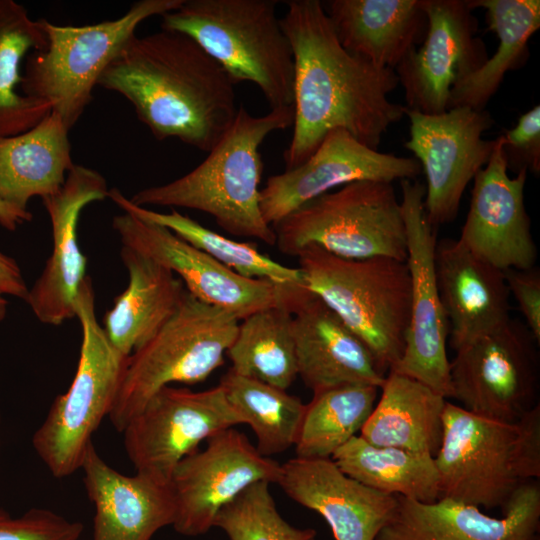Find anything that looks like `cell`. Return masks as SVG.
<instances>
[{
	"label": "cell",
	"instance_id": "obj_1",
	"mask_svg": "<svg viewBox=\"0 0 540 540\" xmlns=\"http://www.w3.org/2000/svg\"><path fill=\"white\" fill-rule=\"evenodd\" d=\"M286 6L280 22L294 58V121L285 170L305 162L333 129L377 150L405 115L406 107L389 99L399 85L395 71L344 49L321 1L290 0Z\"/></svg>",
	"mask_w": 540,
	"mask_h": 540
},
{
	"label": "cell",
	"instance_id": "obj_2",
	"mask_svg": "<svg viewBox=\"0 0 540 540\" xmlns=\"http://www.w3.org/2000/svg\"><path fill=\"white\" fill-rule=\"evenodd\" d=\"M97 86L122 95L159 141L209 152L237 115L234 83L190 36L161 29L125 44Z\"/></svg>",
	"mask_w": 540,
	"mask_h": 540
},
{
	"label": "cell",
	"instance_id": "obj_3",
	"mask_svg": "<svg viewBox=\"0 0 540 540\" xmlns=\"http://www.w3.org/2000/svg\"><path fill=\"white\" fill-rule=\"evenodd\" d=\"M293 106L251 115L240 106L232 125L193 170L163 185L136 192L138 206L181 207L213 217L227 233L275 245V233L260 209L263 161L259 151L274 131L293 125Z\"/></svg>",
	"mask_w": 540,
	"mask_h": 540
},
{
	"label": "cell",
	"instance_id": "obj_4",
	"mask_svg": "<svg viewBox=\"0 0 540 540\" xmlns=\"http://www.w3.org/2000/svg\"><path fill=\"white\" fill-rule=\"evenodd\" d=\"M441 497L493 509L540 478V406L517 421L474 414L446 401L434 457Z\"/></svg>",
	"mask_w": 540,
	"mask_h": 540
},
{
	"label": "cell",
	"instance_id": "obj_5",
	"mask_svg": "<svg viewBox=\"0 0 540 540\" xmlns=\"http://www.w3.org/2000/svg\"><path fill=\"white\" fill-rule=\"evenodd\" d=\"M276 0H184L161 29L194 39L234 85L258 86L271 109L293 106L294 58Z\"/></svg>",
	"mask_w": 540,
	"mask_h": 540
},
{
	"label": "cell",
	"instance_id": "obj_6",
	"mask_svg": "<svg viewBox=\"0 0 540 540\" xmlns=\"http://www.w3.org/2000/svg\"><path fill=\"white\" fill-rule=\"evenodd\" d=\"M307 288L368 347L386 374L400 360L410 321L411 283L406 262L346 259L310 245L298 252Z\"/></svg>",
	"mask_w": 540,
	"mask_h": 540
},
{
	"label": "cell",
	"instance_id": "obj_7",
	"mask_svg": "<svg viewBox=\"0 0 540 540\" xmlns=\"http://www.w3.org/2000/svg\"><path fill=\"white\" fill-rule=\"evenodd\" d=\"M74 309L82 329L77 369L68 390L54 399L32 436L35 452L57 479L80 470L94 432L112 410L129 360L97 320L89 276L79 287Z\"/></svg>",
	"mask_w": 540,
	"mask_h": 540
},
{
	"label": "cell",
	"instance_id": "obj_8",
	"mask_svg": "<svg viewBox=\"0 0 540 540\" xmlns=\"http://www.w3.org/2000/svg\"><path fill=\"white\" fill-rule=\"evenodd\" d=\"M275 245L296 256L315 245L346 259L374 257L406 261V229L391 182L362 180L303 204L272 225Z\"/></svg>",
	"mask_w": 540,
	"mask_h": 540
},
{
	"label": "cell",
	"instance_id": "obj_9",
	"mask_svg": "<svg viewBox=\"0 0 540 540\" xmlns=\"http://www.w3.org/2000/svg\"><path fill=\"white\" fill-rule=\"evenodd\" d=\"M238 326L233 314L199 301L186 290L167 322L129 356L108 416L115 430L121 433L163 387L206 380L224 364Z\"/></svg>",
	"mask_w": 540,
	"mask_h": 540
},
{
	"label": "cell",
	"instance_id": "obj_10",
	"mask_svg": "<svg viewBox=\"0 0 540 540\" xmlns=\"http://www.w3.org/2000/svg\"><path fill=\"white\" fill-rule=\"evenodd\" d=\"M184 0H139L117 19L62 26L42 19L46 47L23 67L22 92L49 103L70 130L93 100L98 80L146 19L178 9Z\"/></svg>",
	"mask_w": 540,
	"mask_h": 540
},
{
	"label": "cell",
	"instance_id": "obj_11",
	"mask_svg": "<svg viewBox=\"0 0 540 540\" xmlns=\"http://www.w3.org/2000/svg\"><path fill=\"white\" fill-rule=\"evenodd\" d=\"M538 344L523 322L510 318L455 350L451 397L474 414L517 421L539 404Z\"/></svg>",
	"mask_w": 540,
	"mask_h": 540
},
{
	"label": "cell",
	"instance_id": "obj_12",
	"mask_svg": "<svg viewBox=\"0 0 540 540\" xmlns=\"http://www.w3.org/2000/svg\"><path fill=\"white\" fill-rule=\"evenodd\" d=\"M400 186L411 283L410 321L403 354L389 372L416 379L447 399L452 396L449 323L436 278V227L426 215L425 186L409 179L400 180Z\"/></svg>",
	"mask_w": 540,
	"mask_h": 540
},
{
	"label": "cell",
	"instance_id": "obj_13",
	"mask_svg": "<svg viewBox=\"0 0 540 540\" xmlns=\"http://www.w3.org/2000/svg\"><path fill=\"white\" fill-rule=\"evenodd\" d=\"M244 424L220 385L203 390L166 386L122 430L136 473L169 483L176 465L213 434Z\"/></svg>",
	"mask_w": 540,
	"mask_h": 540
},
{
	"label": "cell",
	"instance_id": "obj_14",
	"mask_svg": "<svg viewBox=\"0 0 540 540\" xmlns=\"http://www.w3.org/2000/svg\"><path fill=\"white\" fill-rule=\"evenodd\" d=\"M405 115L410 120V137L404 146L426 177L427 218L434 227L449 223L457 216L466 187L492 155L496 139L486 140L482 135L494 120L486 109L467 106L441 114L406 108Z\"/></svg>",
	"mask_w": 540,
	"mask_h": 540
},
{
	"label": "cell",
	"instance_id": "obj_15",
	"mask_svg": "<svg viewBox=\"0 0 540 540\" xmlns=\"http://www.w3.org/2000/svg\"><path fill=\"white\" fill-rule=\"evenodd\" d=\"M206 442L205 449H197L176 465L169 480L176 503L172 527L187 537L207 533L218 512L250 485L277 483L281 474L280 463L261 455L233 427Z\"/></svg>",
	"mask_w": 540,
	"mask_h": 540
},
{
	"label": "cell",
	"instance_id": "obj_16",
	"mask_svg": "<svg viewBox=\"0 0 540 540\" xmlns=\"http://www.w3.org/2000/svg\"><path fill=\"white\" fill-rule=\"evenodd\" d=\"M420 6L427 17L424 40L394 71L407 109L441 114L454 85L479 69L488 54L468 0H420Z\"/></svg>",
	"mask_w": 540,
	"mask_h": 540
},
{
	"label": "cell",
	"instance_id": "obj_17",
	"mask_svg": "<svg viewBox=\"0 0 540 540\" xmlns=\"http://www.w3.org/2000/svg\"><path fill=\"white\" fill-rule=\"evenodd\" d=\"M123 246L173 272L199 301L233 314L239 321L281 303L289 287L247 278L219 263L166 227L123 212L113 218Z\"/></svg>",
	"mask_w": 540,
	"mask_h": 540
},
{
	"label": "cell",
	"instance_id": "obj_18",
	"mask_svg": "<svg viewBox=\"0 0 540 540\" xmlns=\"http://www.w3.org/2000/svg\"><path fill=\"white\" fill-rule=\"evenodd\" d=\"M421 172L414 157L379 152L346 130L333 129L305 162L267 179L260 193V209L272 227L331 189L362 180H414Z\"/></svg>",
	"mask_w": 540,
	"mask_h": 540
},
{
	"label": "cell",
	"instance_id": "obj_19",
	"mask_svg": "<svg viewBox=\"0 0 540 540\" xmlns=\"http://www.w3.org/2000/svg\"><path fill=\"white\" fill-rule=\"evenodd\" d=\"M528 171L508 174L501 138L487 164L473 179L466 221L458 241L498 269L524 270L535 266L537 247L524 204Z\"/></svg>",
	"mask_w": 540,
	"mask_h": 540
},
{
	"label": "cell",
	"instance_id": "obj_20",
	"mask_svg": "<svg viewBox=\"0 0 540 540\" xmlns=\"http://www.w3.org/2000/svg\"><path fill=\"white\" fill-rule=\"evenodd\" d=\"M108 192L101 173L75 164L62 187L42 198L51 223L52 251L25 299L40 322L58 326L75 317L87 263L78 243L79 217L88 204L107 198Z\"/></svg>",
	"mask_w": 540,
	"mask_h": 540
},
{
	"label": "cell",
	"instance_id": "obj_21",
	"mask_svg": "<svg viewBox=\"0 0 540 540\" xmlns=\"http://www.w3.org/2000/svg\"><path fill=\"white\" fill-rule=\"evenodd\" d=\"M390 522L376 540H534L540 523V487L523 484L503 508L501 518L479 507L441 497L424 503L397 496Z\"/></svg>",
	"mask_w": 540,
	"mask_h": 540
},
{
	"label": "cell",
	"instance_id": "obj_22",
	"mask_svg": "<svg viewBox=\"0 0 540 540\" xmlns=\"http://www.w3.org/2000/svg\"><path fill=\"white\" fill-rule=\"evenodd\" d=\"M298 376L313 393L345 384L381 387L386 374L365 343L307 287L289 299Z\"/></svg>",
	"mask_w": 540,
	"mask_h": 540
},
{
	"label": "cell",
	"instance_id": "obj_23",
	"mask_svg": "<svg viewBox=\"0 0 540 540\" xmlns=\"http://www.w3.org/2000/svg\"><path fill=\"white\" fill-rule=\"evenodd\" d=\"M277 484L298 504L321 515L335 540H376L397 508V496L344 474L331 458L294 457L281 464Z\"/></svg>",
	"mask_w": 540,
	"mask_h": 540
},
{
	"label": "cell",
	"instance_id": "obj_24",
	"mask_svg": "<svg viewBox=\"0 0 540 540\" xmlns=\"http://www.w3.org/2000/svg\"><path fill=\"white\" fill-rule=\"evenodd\" d=\"M80 470L89 500L95 508L91 540H151L172 526L176 503L169 483L148 475H124L98 454L93 442Z\"/></svg>",
	"mask_w": 540,
	"mask_h": 540
},
{
	"label": "cell",
	"instance_id": "obj_25",
	"mask_svg": "<svg viewBox=\"0 0 540 540\" xmlns=\"http://www.w3.org/2000/svg\"><path fill=\"white\" fill-rule=\"evenodd\" d=\"M435 270L454 350L511 318L503 271L473 254L458 239L437 242Z\"/></svg>",
	"mask_w": 540,
	"mask_h": 540
},
{
	"label": "cell",
	"instance_id": "obj_26",
	"mask_svg": "<svg viewBox=\"0 0 540 540\" xmlns=\"http://www.w3.org/2000/svg\"><path fill=\"white\" fill-rule=\"evenodd\" d=\"M324 8L343 48L380 68L394 70L427 30L420 0H331Z\"/></svg>",
	"mask_w": 540,
	"mask_h": 540
},
{
	"label": "cell",
	"instance_id": "obj_27",
	"mask_svg": "<svg viewBox=\"0 0 540 540\" xmlns=\"http://www.w3.org/2000/svg\"><path fill=\"white\" fill-rule=\"evenodd\" d=\"M120 256L129 282L102 327L112 345L130 356L173 315L186 289L173 272L142 253L122 245Z\"/></svg>",
	"mask_w": 540,
	"mask_h": 540
},
{
	"label": "cell",
	"instance_id": "obj_28",
	"mask_svg": "<svg viewBox=\"0 0 540 540\" xmlns=\"http://www.w3.org/2000/svg\"><path fill=\"white\" fill-rule=\"evenodd\" d=\"M68 134L51 111L29 130L0 137V200L28 209L31 198L58 191L75 165Z\"/></svg>",
	"mask_w": 540,
	"mask_h": 540
},
{
	"label": "cell",
	"instance_id": "obj_29",
	"mask_svg": "<svg viewBox=\"0 0 540 540\" xmlns=\"http://www.w3.org/2000/svg\"><path fill=\"white\" fill-rule=\"evenodd\" d=\"M359 436L379 447L435 457L442 441L446 398L411 377L388 372Z\"/></svg>",
	"mask_w": 540,
	"mask_h": 540
},
{
	"label": "cell",
	"instance_id": "obj_30",
	"mask_svg": "<svg viewBox=\"0 0 540 540\" xmlns=\"http://www.w3.org/2000/svg\"><path fill=\"white\" fill-rule=\"evenodd\" d=\"M472 10H485L488 30L499 44L484 64L454 85L449 107L485 110L507 72L521 68L529 56L528 42L540 27L539 0H468Z\"/></svg>",
	"mask_w": 540,
	"mask_h": 540
},
{
	"label": "cell",
	"instance_id": "obj_31",
	"mask_svg": "<svg viewBox=\"0 0 540 540\" xmlns=\"http://www.w3.org/2000/svg\"><path fill=\"white\" fill-rule=\"evenodd\" d=\"M46 44L42 19L31 18L14 0H0V137L29 130L52 110L49 103L21 89L26 58Z\"/></svg>",
	"mask_w": 540,
	"mask_h": 540
},
{
	"label": "cell",
	"instance_id": "obj_32",
	"mask_svg": "<svg viewBox=\"0 0 540 540\" xmlns=\"http://www.w3.org/2000/svg\"><path fill=\"white\" fill-rule=\"evenodd\" d=\"M347 476L382 493L429 503L439 499L434 457L396 447H379L359 435L331 457Z\"/></svg>",
	"mask_w": 540,
	"mask_h": 540
},
{
	"label": "cell",
	"instance_id": "obj_33",
	"mask_svg": "<svg viewBox=\"0 0 540 540\" xmlns=\"http://www.w3.org/2000/svg\"><path fill=\"white\" fill-rule=\"evenodd\" d=\"M284 300L241 320L226 356L231 370L287 390L298 376L292 312Z\"/></svg>",
	"mask_w": 540,
	"mask_h": 540
},
{
	"label": "cell",
	"instance_id": "obj_34",
	"mask_svg": "<svg viewBox=\"0 0 540 540\" xmlns=\"http://www.w3.org/2000/svg\"><path fill=\"white\" fill-rule=\"evenodd\" d=\"M108 198L123 212L166 227L244 277L265 279L280 286L306 285L298 268L277 262L261 253L253 243L237 241L219 234L175 209L162 213L138 206L116 187L109 189Z\"/></svg>",
	"mask_w": 540,
	"mask_h": 540
},
{
	"label": "cell",
	"instance_id": "obj_35",
	"mask_svg": "<svg viewBox=\"0 0 540 540\" xmlns=\"http://www.w3.org/2000/svg\"><path fill=\"white\" fill-rule=\"evenodd\" d=\"M379 387L345 384L313 393L294 445L296 457L331 458L357 436L379 397Z\"/></svg>",
	"mask_w": 540,
	"mask_h": 540
},
{
	"label": "cell",
	"instance_id": "obj_36",
	"mask_svg": "<svg viewBox=\"0 0 540 540\" xmlns=\"http://www.w3.org/2000/svg\"><path fill=\"white\" fill-rule=\"evenodd\" d=\"M219 385L244 424L251 427L261 455L270 457L295 445L305 409L299 397L231 369Z\"/></svg>",
	"mask_w": 540,
	"mask_h": 540
},
{
	"label": "cell",
	"instance_id": "obj_37",
	"mask_svg": "<svg viewBox=\"0 0 540 540\" xmlns=\"http://www.w3.org/2000/svg\"><path fill=\"white\" fill-rule=\"evenodd\" d=\"M269 485L261 481L246 488L218 512L213 527L229 540H316V530L295 527L281 516Z\"/></svg>",
	"mask_w": 540,
	"mask_h": 540
},
{
	"label": "cell",
	"instance_id": "obj_38",
	"mask_svg": "<svg viewBox=\"0 0 540 540\" xmlns=\"http://www.w3.org/2000/svg\"><path fill=\"white\" fill-rule=\"evenodd\" d=\"M83 525L44 508L13 517L0 507V540H79Z\"/></svg>",
	"mask_w": 540,
	"mask_h": 540
},
{
	"label": "cell",
	"instance_id": "obj_39",
	"mask_svg": "<svg viewBox=\"0 0 540 540\" xmlns=\"http://www.w3.org/2000/svg\"><path fill=\"white\" fill-rule=\"evenodd\" d=\"M507 169L540 173V106L522 114L516 125L500 135Z\"/></svg>",
	"mask_w": 540,
	"mask_h": 540
},
{
	"label": "cell",
	"instance_id": "obj_40",
	"mask_svg": "<svg viewBox=\"0 0 540 540\" xmlns=\"http://www.w3.org/2000/svg\"><path fill=\"white\" fill-rule=\"evenodd\" d=\"M509 293L518 305L524 324L540 342V272L535 266L529 269L503 271Z\"/></svg>",
	"mask_w": 540,
	"mask_h": 540
},
{
	"label": "cell",
	"instance_id": "obj_41",
	"mask_svg": "<svg viewBox=\"0 0 540 540\" xmlns=\"http://www.w3.org/2000/svg\"><path fill=\"white\" fill-rule=\"evenodd\" d=\"M28 290L16 260L0 251V291L25 301Z\"/></svg>",
	"mask_w": 540,
	"mask_h": 540
},
{
	"label": "cell",
	"instance_id": "obj_42",
	"mask_svg": "<svg viewBox=\"0 0 540 540\" xmlns=\"http://www.w3.org/2000/svg\"><path fill=\"white\" fill-rule=\"evenodd\" d=\"M32 213L0 200V225L14 231L19 225L32 220Z\"/></svg>",
	"mask_w": 540,
	"mask_h": 540
},
{
	"label": "cell",
	"instance_id": "obj_43",
	"mask_svg": "<svg viewBox=\"0 0 540 540\" xmlns=\"http://www.w3.org/2000/svg\"><path fill=\"white\" fill-rule=\"evenodd\" d=\"M7 305V300L3 297V293L0 291V321L6 317Z\"/></svg>",
	"mask_w": 540,
	"mask_h": 540
},
{
	"label": "cell",
	"instance_id": "obj_44",
	"mask_svg": "<svg viewBox=\"0 0 540 540\" xmlns=\"http://www.w3.org/2000/svg\"><path fill=\"white\" fill-rule=\"evenodd\" d=\"M0 427H1V412H0ZM0 446H1V436H0Z\"/></svg>",
	"mask_w": 540,
	"mask_h": 540
},
{
	"label": "cell",
	"instance_id": "obj_45",
	"mask_svg": "<svg viewBox=\"0 0 540 540\" xmlns=\"http://www.w3.org/2000/svg\"><path fill=\"white\" fill-rule=\"evenodd\" d=\"M534 540H540L539 537L537 536Z\"/></svg>",
	"mask_w": 540,
	"mask_h": 540
}]
</instances>
